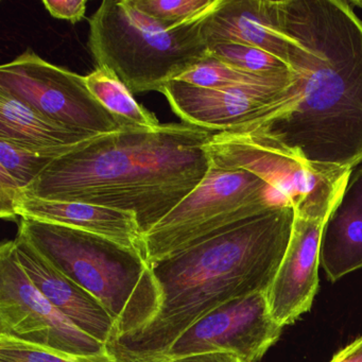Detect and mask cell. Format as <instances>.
Here are the masks:
<instances>
[{
	"label": "cell",
	"instance_id": "1",
	"mask_svg": "<svg viewBox=\"0 0 362 362\" xmlns=\"http://www.w3.org/2000/svg\"><path fill=\"white\" fill-rule=\"evenodd\" d=\"M276 12L293 82L281 103L233 131L354 170L362 163L361 20L342 0H276Z\"/></svg>",
	"mask_w": 362,
	"mask_h": 362
},
{
	"label": "cell",
	"instance_id": "2",
	"mask_svg": "<svg viewBox=\"0 0 362 362\" xmlns=\"http://www.w3.org/2000/svg\"><path fill=\"white\" fill-rule=\"evenodd\" d=\"M213 134L181 122L99 135L56 158L23 194L131 211L144 237L206 177Z\"/></svg>",
	"mask_w": 362,
	"mask_h": 362
},
{
	"label": "cell",
	"instance_id": "3",
	"mask_svg": "<svg viewBox=\"0 0 362 362\" xmlns=\"http://www.w3.org/2000/svg\"><path fill=\"white\" fill-rule=\"evenodd\" d=\"M293 219L292 207L267 209L154 262L160 313L139 334L107 344L109 353L118 362H154L214 309L267 293L285 255Z\"/></svg>",
	"mask_w": 362,
	"mask_h": 362
},
{
	"label": "cell",
	"instance_id": "4",
	"mask_svg": "<svg viewBox=\"0 0 362 362\" xmlns=\"http://www.w3.org/2000/svg\"><path fill=\"white\" fill-rule=\"evenodd\" d=\"M18 232L105 306L115 321L116 340L139 334L160 313V288L141 252L92 233L24 218Z\"/></svg>",
	"mask_w": 362,
	"mask_h": 362
},
{
	"label": "cell",
	"instance_id": "5",
	"mask_svg": "<svg viewBox=\"0 0 362 362\" xmlns=\"http://www.w3.org/2000/svg\"><path fill=\"white\" fill-rule=\"evenodd\" d=\"M209 14L168 29L131 0H105L90 18L88 48L97 67L111 69L132 94L160 93L211 57L203 33Z\"/></svg>",
	"mask_w": 362,
	"mask_h": 362
},
{
	"label": "cell",
	"instance_id": "6",
	"mask_svg": "<svg viewBox=\"0 0 362 362\" xmlns=\"http://www.w3.org/2000/svg\"><path fill=\"white\" fill-rule=\"evenodd\" d=\"M275 207L292 206L259 175L211 165L200 185L144 235V256L153 264L236 222Z\"/></svg>",
	"mask_w": 362,
	"mask_h": 362
},
{
	"label": "cell",
	"instance_id": "7",
	"mask_svg": "<svg viewBox=\"0 0 362 362\" xmlns=\"http://www.w3.org/2000/svg\"><path fill=\"white\" fill-rule=\"evenodd\" d=\"M211 164L243 169L268 181L298 213L326 218L353 170L310 164L245 133H215L206 145Z\"/></svg>",
	"mask_w": 362,
	"mask_h": 362
},
{
	"label": "cell",
	"instance_id": "8",
	"mask_svg": "<svg viewBox=\"0 0 362 362\" xmlns=\"http://www.w3.org/2000/svg\"><path fill=\"white\" fill-rule=\"evenodd\" d=\"M0 93L74 130L103 135L124 129L90 93L86 77L30 49L0 67Z\"/></svg>",
	"mask_w": 362,
	"mask_h": 362
},
{
	"label": "cell",
	"instance_id": "9",
	"mask_svg": "<svg viewBox=\"0 0 362 362\" xmlns=\"http://www.w3.org/2000/svg\"><path fill=\"white\" fill-rule=\"evenodd\" d=\"M0 334L76 355L107 351L35 287L16 259L13 240L0 247Z\"/></svg>",
	"mask_w": 362,
	"mask_h": 362
},
{
	"label": "cell",
	"instance_id": "10",
	"mask_svg": "<svg viewBox=\"0 0 362 362\" xmlns=\"http://www.w3.org/2000/svg\"><path fill=\"white\" fill-rule=\"evenodd\" d=\"M283 327L273 319L267 293L235 298L201 317L154 362L226 351L258 362L279 341Z\"/></svg>",
	"mask_w": 362,
	"mask_h": 362
},
{
	"label": "cell",
	"instance_id": "11",
	"mask_svg": "<svg viewBox=\"0 0 362 362\" xmlns=\"http://www.w3.org/2000/svg\"><path fill=\"white\" fill-rule=\"evenodd\" d=\"M290 86L209 88L173 80L160 93L182 122L221 133L257 119Z\"/></svg>",
	"mask_w": 362,
	"mask_h": 362
},
{
	"label": "cell",
	"instance_id": "12",
	"mask_svg": "<svg viewBox=\"0 0 362 362\" xmlns=\"http://www.w3.org/2000/svg\"><path fill=\"white\" fill-rule=\"evenodd\" d=\"M326 218L294 211L291 235L272 285L269 308L281 327L308 313L319 289L321 238Z\"/></svg>",
	"mask_w": 362,
	"mask_h": 362
},
{
	"label": "cell",
	"instance_id": "13",
	"mask_svg": "<svg viewBox=\"0 0 362 362\" xmlns=\"http://www.w3.org/2000/svg\"><path fill=\"white\" fill-rule=\"evenodd\" d=\"M13 249L31 283L74 325L105 345L116 340L115 321L95 296L59 270L22 233L14 239Z\"/></svg>",
	"mask_w": 362,
	"mask_h": 362
},
{
	"label": "cell",
	"instance_id": "14",
	"mask_svg": "<svg viewBox=\"0 0 362 362\" xmlns=\"http://www.w3.org/2000/svg\"><path fill=\"white\" fill-rule=\"evenodd\" d=\"M18 217L66 226L105 237L144 255L143 233L131 211L90 203L47 200L22 194L16 206Z\"/></svg>",
	"mask_w": 362,
	"mask_h": 362
},
{
	"label": "cell",
	"instance_id": "15",
	"mask_svg": "<svg viewBox=\"0 0 362 362\" xmlns=\"http://www.w3.org/2000/svg\"><path fill=\"white\" fill-rule=\"evenodd\" d=\"M203 33L209 47L245 44L267 50L289 64V45L277 24L276 0H221L205 18Z\"/></svg>",
	"mask_w": 362,
	"mask_h": 362
},
{
	"label": "cell",
	"instance_id": "16",
	"mask_svg": "<svg viewBox=\"0 0 362 362\" xmlns=\"http://www.w3.org/2000/svg\"><path fill=\"white\" fill-rule=\"evenodd\" d=\"M321 266L330 281L362 269V167L351 173L324 222Z\"/></svg>",
	"mask_w": 362,
	"mask_h": 362
},
{
	"label": "cell",
	"instance_id": "17",
	"mask_svg": "<svg viewBox=\"0 0 362 362\" xmlns=\"http://www.w3.org/2000/svg\"><path fill=\"white\" fill-rule=\"evenodd\" d=\"M99 135L57 124L0 93V139L58 158Z\"/></svg>",
	"mask_w": 362,
	"mask_h": 362
},
{
	"label": "cell",
	"instance_id": "18",
	"mask_svg": "<svg viewBox=\"0 0 362 362\" xmlns=\"http://www.w3.org/2000/svg\"><path fill=\"white\" fill-rule=\"evenodd\" d=\"M88 90L124 128L156 129L158 117L139 105L126 84L107 67H97L86 76Z\"/></svg>",
	"mask_w": 362,
	"mask_h": 362
},
{
	"label": "cell",
	"instance_id": "19",
	"mask_svg": "<svg viewBox=\"0 0 362 362\" xmlns=\"http://www.w3.org/2000/svg\"><path fill=\"white\" fill-rule=\"evenodd\" d=\"M294 75L266 78L251 75L209 57L179 78L180 81L209 88H232L243 86H289Z\"/></svg>",
	"mask_w": 362,
	"mask_h": 362
},
{
	"label": "cell",
	"instance_id": "20",
	"mask_svg": "<svg viewBox=\"0 0 362 362\" xmlns=\"http://www.w3.org/2000/svg\"><path fill=\"white\" fill-rule=\"evenodd\" d=\"M211 58L217 59L239 71L266 78L293 75L291 67L283 59L255 46L222 43L209 47Z\"/></svg>",
	"mask_w": 362,
	"mask_h": 362
},
{
	"label": "cell",
	"instance_id": "21",
	"mask_svg": "<svg viewBox=\"0 0 362 362\" xmlns=\"http://www.w3.org/2000/svg\"><path fill=\"white\" fill-rule=\"evenodd\" d=\"M131 3L143 13L173 29L204 18L221 0H131Z\"/></svg>",
	"mask_w": 362,
	"mask_h": 362
},
{
	"label": "cell",
	"instance_id": "22",
	"mask_svg": "<svg viewBox=\"0 0 362 362\" xmlns=\"http://www.w3.org/2000/svg\"><path fill=\"white\" fill-rule=\"evenodd\" d=\"M56 158L0 139V173L9 175L23 192Z\"/></svg>",
	"mask_w": 362,
	"mask_h": 362
},
{
	"label": "cell",
	"instance_id": "23",
	"mask_svg": "<svg viewBox=\"0 0 362 362\" xmlns=\"http://www.w3.org/2000/svg\"><path fill=\"white\" fill-rule=\"evenodd\" d=\"M0 362H118L109 351L76 355L46 349L0 334Z\"/></svg>",
	"mask_w": 362,
	"mask_h": 362
},
{
	"label": "cell",
	"instance_id": "24",
	"mask_svg": "<svg viewBox=\"0 0 362 362\" xmlns=\"http://www.w3.org/2000/svg\"><path fill=\"white\" fill-rule=\"evenodd\" d=\"M44 7L50 16L58 20L69 21L77 24L86 16V0H43Z\"/></svg>",
	"mask_w": 362,
	"mask_h": 362
},
{
	"label": "cell",
	"instance_id": "25",
	"mask_svg": "<svg viewBox=\"0 0 362 362\" xmlns=\"http://www.w3.org/2000/svg\"><path fill=\"white\" fill-rule=\"evenodd\" d=\"M173 362H245L238 356L226 351H215V353L199 354V355L188 356Z\"/></svg>",
	"mask_w": 362,
	"mask_h": 362
},
{
	"label": "cell",
	"instance_id": "26",
	"mask_svg": "<svg viewBox=\"0 0 362 362\" xmlns=\"http://www.w3.org/2000/svg\"><path fill=\"white\" fill-rule=\"evenodd\" d=\"M330 362H362V336L339 351Z\"/></svg>",
	"mask_w": 362,
	"mask_h": 362
}]
</instances>
